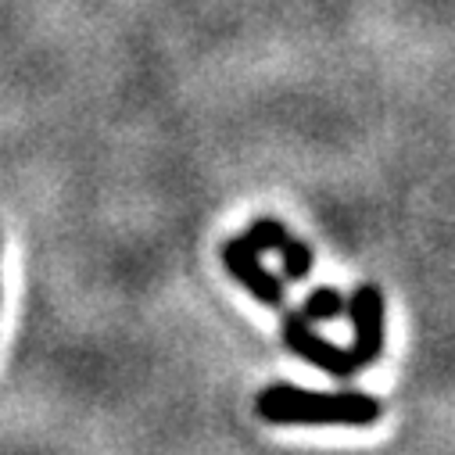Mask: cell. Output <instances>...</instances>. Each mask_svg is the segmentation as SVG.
Listing matches in <instances>:
<instances>
[{"instance_id": "6", "label": "cell", "mask_w": 455, "mask_h": 455, "mask_svg": "<svg viewBox=\"0 0 455 455\" xmlns=\"http://www.w3.org/2000/svg\"><path fill=\"white\" fill-rule=\"evenodd\" d=\"M276 255L283 259V276H287L291 283H301V280L312 273L315 255H312V248H308L305 241H298V237H291V234H287V241L280 244V251H276Z\"/></svg>"}, {"instance_id": "4", "label": "cell", "mask_w": 455, "mask_h": 455, "mask_svg": "<svg viewBox=\"0 0 455 455\" xmlns=\"http://www.w3.org/2000/svg\"><path fill=\"white\" fill-rule=\"evenodd\" d=\"M345 315H348L352 326H355V345H352V352H355L359 366L370 370V366L380 359V352H384V294H380V287L363 283V287L348 298Z\"/></svg>"}, {"instance_id": "7", "label": "cell", "mask_w": 455, "mask_h": 455, "mask_svg": "<svg viewBox=\"0 0 455 455\" xmlns=\"http://www.w3.org/2000/svg\"><path fill=\"white\" fill-rule=\"evenodd\" d=\"M244 237H248V244H251L259 255H262V251H273V255H276L280 244L287 241V226H283L280 219H273V215H259V219L248 226Z\"/></svg>"}, {"instance_id": "1", "label": "cell", "mask_w": 455, "mask_h": 455, "mask_svg": "<svg viewBox=\"0 0 455 455\" xmlns=\"http://www.w3.org/2000/svg\"><path fill=\"white\" fill-rule=\"evenodd\" d=\"M255 409L280 427H373L384 405L366 391H305L298 384H269Z\"/></svg>"}, {"instance_id": "3", "label": "cell", "mask_w": 455, "mask_h": 455, "mask_svg": "<svg viewBox=\"0 0 455 455\" xmlns=\"http://www.w3.org/2000/svg\"><path fill=\"white\" fill-rule=\"evenodd\" d=\"M222 266L230 269V276H234L251 298H259L262 305H269V308H283V305H287V287L280 283V276H273V273L262 266V259H259V251L248 244V237H234V241L222 244Z\"/></svg>"}, {"instance_id": "5", "label": "cell", "mask_w": 455, "mask_h": 455, "mask_svg": "<svg viewBox=\"0 0 455 455\" xmlns=\"http://www.w3.org/2000/svg\"><path fill=\"white\" fill-rule=\"evenodd\" d=\"M345 305H348V298L340 294V291H333V287H319V291H312L305 301H301V315L308 319V323H330V319H340L345 315Z\"/></svg>"}, {"instance_id": "2", "label": "cell", "mask_w": 455, "mask_h": 455, "mask_svg": "<svg viewBox=\"0 0 455 455\" xmlns=\"http://www.w3.org/2000/svg\"><path fill=\"white\" fill-rule=\"evenodd\" d=\"M283 345L298 359H305L308 366H315V370H323V373H330L337 380H348V377H355L363 370L352 348H340V345H333V340L319 337L301 312H287L283 315Z\"/></svg>"}]
</instances>
